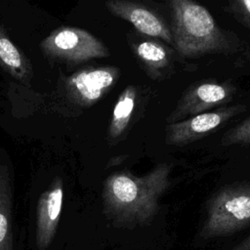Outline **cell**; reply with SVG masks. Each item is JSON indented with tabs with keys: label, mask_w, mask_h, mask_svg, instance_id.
Here are the masks:
<instances>
[{
	"label": "cell",
	"mask_w": 250,
	"mask_h": 250,
	"mask_svg": "<svg viewBox=\"0 0 250 250\" xmlns=\"http://www.w3.org/2000/svg\"><path fill=\"white\" fill-rule=\"evenodd\" d=\"M171 163H159L142 177L116 171L104 183V214L121 229L149 225L159 210V199L170 186Z\"/></svg>",
	"instance_id": "cell-1"
},
{
	"label": "cell",
	"mask_w": 250,
	"mask_h": 250,
	"mask_svg": "<svg viewBox=\"0 0 250 250\" xmlns=\"http://www.w3.org/2000/svg\"><path fill=\"white\" fill-rule=\"evenodd\" d=\"M170 8L173 47L181 57L196 59L238 51L237 38L222 29L202 5L191 0H172Z\"/></svg>",
	"instance_id": "cell-2"
},
{
	"label": "cell",
	"mask_w": 250,
	"mask_h": 250,
	"mask_svg": "<svg viewBox=\"0 0 250 250\" xmlns=\"http://www.w3.org/2000/svg\"><path fill=\"white\" fill-rule=\"evenodd\" d=\"M250 227V182H236L222 187L208 200L202 239L231 235Z\"/></svg>",
	"instance_id": "cell-3"
},
{
	"label": "cell",
	"mask_w": 250,
	"mask_h": 250,
	"mask_svg": "<svg viewBox=\"0 0 250 250\" xmlns=\"http://www.w3.org/2000/svg\"><path fill=\"white\" fill-rule=\"evenodd\" d=\"M44 53L69 63H82L109 56L107 47L89 31L77 27H61L41 42Z\"/></svg>",
	"instance_id": "cell-4"
},
{
	"label": "cell",
	"mask_w": 250,
	"mask_h": 250,
	"mask_svg": "<svg viewBox=\"0 0 250 250\" xmlns=\"http://www.w3.org/2000/svg\"><path fill=\"white\" fill-rule=\"evenodd\" d=\"M235 93L236 87L228 81H197L183 93L175 108L167 116V124L223 107L233 99Z\"/></svg>",
	"instance_id": "cell-5"
},
{
	"label": "cell",
	"mask_w": 250,
	"mask_h": 250,
	"mask_svg": "<svg viewBox=\"0 0 250 250\" xmlns=\"http://www.w3.org/2000/svg\"><path fill=\"white\" fill-rule=\"evenodd\" d=\"M245 110L246 106L244 104L223 106L179 122L167 124L165 143L169 146H185L194 143L214 133L229 120Z\"/></svg>",
	"instance_id": "cell-6"
},
{
	"label": "cell",
	"mask_w": 250,
	"mask_h": 250,
	"mask_svg": "<svg viewBox=\"0 0 250 250\" xmlns=\"http://www.w3.org/2000/svg\"><path fill=\"white\" fill-rule=\"evenodd\" d=\"M119 77L120 69L116 66L86 67L67 78L66 92L75 104L88 107L101 101Z\"/></svg>",
	"instance_id": "cell-7"
},
{
	"label": "cell",
	"mask_w": 250,
	"mask_h": 250,
	"mask_svg": "<svg viewBox=\"0 0 250 250\" xmlns=\"http://www.w3.org/2000/svg\"><path fill=\"white\" fill-rule=\"evenodd\" d=\"M105 7L114 17L131 23L140 34L161 39L173 46L170 26L162 16L151 8L129 0H110L105 2Z\"/></svg>",
	"instance_id": "cell-8"
},
{
	"label": "cell",
	"mask_w": 250,
	"mask_h": 250,
	"mask_svg": "<svg viewBox=\"0 0 250 250\" xmlns=\"http://www.w3.org/2000/svg\"><path fill=\"white\" fill-rule=\"evenodd\" d=\"M130 49L146 74L152 80H163L174 72V53L158 39L140 34L128 36Z\"/></svg>",
	"instance_id": "cell-9"
},
{
	"label": "cell",
	"mask_w": 250,
	"mask_h": 250,
	"mask_svg": "<svg viewBox=\"0 0 250 250\" xmlns=\"http://www.w3.org/2000/svg\"><path fill=\"white\" fill-rule=\"evenodd\" d=\"M62 201V182L60 179H56L51 187L41 194L38 200L35 240L39 250L48 248L56 235Z\"/></svg>",
	"instance_id": "cell-10"
},
{
	"label": "cell",
	"mask_w": 250,
	"mask_h": 250,
	"mask_svg": "<svg viewBox=\"0 0 250 250\" xmlns=\"http://www.w3.org/2000/svg\"><path fill=\"white\" fill-rule=\"evenodd\" d=\"M144 93L137 85H127L119 94L114 104L107 130V142L115 145L129 133L137 112L144 104Z\"/></svg>",
	"instance_id": "cell-11"
},
{
	"label": "cell",
	"mask_w": 250,
	"mask_h": 250,
	"mask_svg": "<svg viewBox=\"0 0 250 250\" xmlns=\"http://www.w3.org/2000/svg\"><path fill=\"white\" fill-rule=\"evenodd\" d=\"M0 250H13L12 188L5 165L0 166Z\"/></svg>",
	"instance_id": "cell-12"
},
{
	"label": "cell",
	"mask_w": 250,
	"mask_h": 250,
	"mask_svg": "<svg viewBox=\"0 0 250 250\" xmlns=\"http://www.w3.org/2000/svg\"><path fill=\"white\" fill-rule=\"evenodd\" d=\"M0 64L18 79L28 77L29 65L23 54L0 27Z\"/></svg>",
	"instance_id": "cell-13"
},
{
	"label": "cell",
	"mask_w": 250,
	"mask_h": 250,
	"mask_svg": "<svg viewBox=\"0 0 250 250\" xmlns=\"http://www.w3.org/2000/svg\"><path fill=\"white\" fill-rule=\"evenodd\" d=\"M223 146L250 145V115L229 130L222 138Z\"/></svg>",
	"instance_id": "cell-14"
},
{
	"label": "cell",
	"mask_w": 250,
	"mask_h": 250,
	"mask_svg": "<svg viewBox=\"0 0 250 250\" xmlns=\"http://www.w3.org/2000/svg\"><path fill=\"white\" fill-rule=\"evenodd\" d=\"M223 9L250 30V0H229Z\"/></svg>",
	"instance_id": "cell-15"
},
{
	"label": "cell",
	"mask_w": 250,
	"mask_h": 250,
	"mask_svg": "<svg viewBox=\"0 0 250 250\" xmlns=\"http://www.w3.org/2000/svg\"><path fill=\"white\" fill-rule=\"evenodd\" d=\"M231 250H250V235L235 245Z\"/></svg>",
	"instance_id": "cell-16"
}]
</instances>
